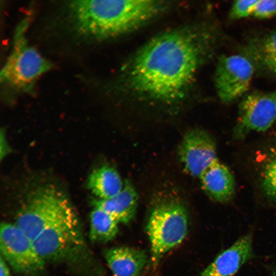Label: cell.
Instances as JSON below:
<instances>
[{
	"label": "cell",
	"mask_w": 276,
	"mask_h": 276,
	"mask_svg": "<svg viewBox=\"0 0 276 276\" xmlns=\"http://www.w3.org/2000/svg\"><path fill=\"white\" fill-rule=\"evenodd\" d=\"M28 17L16 27L12 49L1 72V83L13 92H32L37 79L51 68L50 62L29 44L26 33Z\"/></svg>",
	"instance_id": "3"
},
{
	"label": "cell",
	"mask_w": 276,
	"mask_h": 276,
	"mask_svg": "<svg viewBox=\"0 0 276 276\" xmlns=\"http://www.w3.org/2000/svg\"><path fill=\"white\" fill-rule=\"evenodd\" d=\"M198 178L204 191L213 200L226 203L233 198L236 189L234 177L229 169L218 158Z\"/></svg>",
	"instance_id": "12"
},
{
	"label": "cell",
	"mask_w": 276,
	"mask_h": 276,
	"mask_svg": "<svg viewBox=\"0 0 276 276\" xmlns=\"http://www.w3.org/2000/svg\"><path fill=\"white\" fill-rule=\"evenodd\" d=\"M119 223L104 210L95 208L90 215L89 238L97 243H105L114 239L119 232Z\"/></svg>",
	"instance_id": "17"
},
{
	"label": "cell",
	"mask_w": 276,
	"mask_h": 276,
	"mask_svg": "<svg viewBox=\"0 0 276 276\" xmlns=\"http://www.w3.org/2000/svg\"><path fill=\"white\" fill-rule=\"evenodd\" d=\"M0 276H11L8 263L1 256L0 258Z\"/></svg>",
	"instance_id": "21"
},
{
	"label": "cell",
	"mask_w": 276,
	"mask_h": 276,
	"mask_svg": "<svg viewBox=\"0 0 276 276\" xmlns=\"http://www.w3.org/2000/svg\"><path fill=\"white\" fill-rule=\"evenodd\" d=\"M255 71L251 60L243 54L220 57L214 76L220 100L226 103L242 97L248 89Z\"/></svg>",
	"instance_id": "9"
},
{
	"label": "cell",
	"mask_w": 276,
	"mask_h": 276,
	"mask_svg": "<svg viewBox=\"0 0 276 276\" xmlns=\"http://www.w3.org/2000/svg\"><path fill=\"white\" fill-rule=\"evenodd\" d=\"M178 153L185 171L197 178L217 159L215 140L208 132L200 128L186 132Z\"/></svg>",
	"instance_id": "10"
},
{
	"label": "cell",
	"mask_w": 276,
	"mask_h": 276,
	"mask_svg": "<svg viewBox=\"0 0 276 276\" xmlns=\"http://www.w3.org/2000/svg\"><path fill=\"white\" fill-rule=\"evenodd\" d=\"M188 229L187 212L176 200H167L152 210L147 224L151 261L156 265L162 258L186 238Z\"/></svg>",
	"instance_id": "5"
},
{
	"label": "cell",
	"mask_w": 276,
	"mask_h": 276,
	"mask_svg": "<svg viewBox=\"0 0 276 276\" xmlns=\"http://www.w3.org/2000/svg\"><path fill=\"white\" fill-rule=\"evenodd\" d=\"M272 276H276V267H275V269L274 270V271H273V274H272Z\"/></svg>",
	"instance_id": "22"
},
{
	"label": "cell",
	"mask_w": 276,
	"mask_h": 276,
	"mask_svg": "<svg viewBox=\"0 0 276 276\" xmlns=\"http://www.w3.org/2000/svg\"><path fill=\"white\" fill-rule=\"evenodd\" d=\"M104 258L113 276H138L148 261L145 251L127 246L107 249Z\"/></svg>",
	"instance_id": "14"
},
{
	"label": "cell",
	"mask_w": 276,
	"mask_h": 276,
	"mask_svg": "<svg viewBox=\"0 0 276 276\" xmlns=\"http://www.w3.org/2000/svg\"><path fill=\"white\" fill-rule=\"evenodd\" d=\"M124 183L114 168L104 165L94 169L88 179V188L97 199H107L117 195Z\"/></svg>",
	"instance_id": "16"
},
{
	"label": "cell",
	"mask_w": 276,
	"mask_h": 276,
	"mask_svg": "<svg viewBox=\"0 0 276 276\" xmlns=\"http://www.w3.org/2000/svg\"><path fill=\"white\" fill-rule=\"evenodd\" d=\"M257 0H240L234 2L229 16L232 19H240L252 15Z\"/></svg>",
	"instance_id": "19"
},
{
	"label": "cell",
	"mask_w": 276,
	"mask_h": 276,
	"mask_svg": "<svg viewBox=\"0 0 276 276\" xmlns=\"http://www.w3.org/2000/svg\"><path fill=\"white\" fill-rule=\"evenodd\" d=\"M252 254V235L248 233L219 254L199 276H234Z\"/></svg>",
	"instance_id": "11"
},
{
	"label": "cell",
	"mask_w": 276,
	"mask_h": 276,
	"mask_svg": "<svg viewBox=\"0 0 276 276\" xmlns=\"http://www.w3.org/2000/svg\"><path fill=\"white\" fill-rule=\"evenodd\" d=\"M138 194L134 186L128 180L122 190L115 196L107 199H95L93 204L112 216L119 223L128 224L136 213Z\"/></svg>",
	"instance_id": "15"
},
{
	"label": "cell",
	"mask_w": 276,
	"mask_h": 276,
	"mask_svg": "<svg viewBox=\"0 0 276 276\" xmlns=\"http://www.w3.org/2000/svg\"><path fill=\"white\" fill-rule=\"evenodd\" d=\"M276 120V90L246 95L239 106L234 139H243L252 132L268 129Z\"/></svg>",
	"instance_id": "8"
},
{
	"label": "cell",
	"mask_w": 276,
	"mask_h": 276,
	"mask_svg": "<svg viewBox=\"0 0 276 276\" xmlns=\"http://www.w3.org/2000/svg\"><path fill=\"white\" fill-rule=\"evenodd\" d=\"M260 164V190L267 200L276 204V145L266 150Z\"/></svg>",
	"instance_id": "18"
},
{
	"label": "cell",
	"mask_w": 276,
	"mask_h": 276,
	"mask_svg": "<svg viewBox=\"0 0 276 276\" xmlns=\"http://www.w3.org/2000/svg\"><path fill=\"white\" fill-rule=\"evenodd\" d=\"M73 209L66 196L57 188L50 185L39 186L27 195L15 224L33 240Z\"/></svg>",
	"instance_id": "4"
},
{
	"label": "cell",
	"mask_w": 276,
	"mask_h": 276,
	"mask_svg": "<svg viewBox=\"0 0 276 276\" xmlns=\"http://www.w3.org/2000/svg\"><path fill=\"white\" fill-rule=\"evenodd\" d=\"M276 15V0H257L252 15L261 19Z\"/></svg>",
	"instance_id": "20"
},
{
	"label": "cell",
	"mask_w": 276,
	"mask_h": 276,
	"mask_svg": "<svg viewBox=\"0 0 276 276\" xmlns=\"http://www.w3.org/2000/svg\"><path fill=\"white\" fill-rule=\"evenodd\" d=\"M216 37L208 28H185L160 34L132 59L128 85L134 93L155 100H180L213 51Z\"/></svg>",
	"instance_id": "1"
},
{
	"label": "cell",
	"mask_w": 276,
	"mask_h": 276,
	"mask_svg": "<svg viewBox=\"0 0 276 276\" xmlns=\"http://www.w3.org/2000/svg\"><path fill=\"white\" fill-rule=\"evenodd\" d=\"M1 256L17 273L34 275L41 272L45 262L37 254L31 239L15 223L1 224Z\"/></svg>",
	"instance_id": "7"
},
{
	"label": "cell",
	"mask_w": 276,
	"mask_h": 276,
	"mask_svg": "<svg viewBox=\"0 0 276 276\" xmlns=\"http://www.w3.org/2000/svg\"><path fill=\"white\" fill-rule=\"evenodd\" d=\"M243 52L251 60L255 70L276 76V30L250 38Z\"/></svg>",
	"instance_id": "13"
},
{
	"label": "cell",
	"mask_w": 276,
	"mask_h": 276,
	"mask_svg": "<svg viewBox=\"0 0 276 276\" xmlns=\"http://www.w3.org/2000/svg\"><path fill=\"white\" fill-rule=\"evenodd\" d=\"M33 242L37 254L45 263L74 256L84 247L80 223L75 210L48 226Z\"/></svg>",
	"instance_id": "6"
},
{
	"label": "cell",
	"mask_w": 276,
	"mask_h": 276,
	"mask_svg": "<svg viewBox=\"0 0 276 276\" xmlns=\"http://www.w3.org/2000/svg\"><path fill=\"white\" fill-rule=\"evenodd\" d=\"M165 8L156 1H71L63 7V19L74 36L100 41L138 28Z\"/></svg>",
	"instance_id": "2"
}]
</instances>
